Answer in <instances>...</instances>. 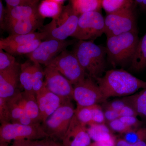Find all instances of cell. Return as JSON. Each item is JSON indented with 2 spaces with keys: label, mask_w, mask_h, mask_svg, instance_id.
I'll use <instances>...</instances> for the list:
<instances>
[{
  "label": "cell",
  "mask_w": 146,
  "mask_h": 146,
  "mask_svg": "<svg viewBox=\"0 0 146 146\" xmlns=\"http://www.w3.org/2000/svg\"><path fill=\"white\" fill-rule=\"evenodd\" d=\"M95 80L106 100L112 97L131 96L146 87V81L123 69L108 71L104 76Z\"/></svg>",
  "instance_id": "6da1fadb"
},
{
  "label": "cell",
  "mask_w": 146,
  "mask_h": 146,
  "mask_svg": "<svg viewBox=\"0 0 146 146\" xmlns=\"http://www.w3.org/2000/svg\"><path fill=\"white\" fill-rule=\"evenodd\" d=\"M73 52L87 77L94 79L102 77L105 68L106 48L93 41L79 40Z\"/></svg>",
  "instance_id": "7a4b0ae2"
},
{
  "label": "cell",
  "mask_w": 146,
  "mask_h": 146,
  "mask_svg": "<svg viewBox=\"0 0 146 146\" xmlns=\"http://www.w3.org/2000/svg\"><path fill=\"white\" fill-rule=\"evenodd\" d=\"M79 17L70 3L63 5L60 14L40 29V32L44 35L43 41L67 40L76 31Z\"/></svg>",
  "instance_id": "3957f363"
},
{
  "label": "cell",
  "mask_w": 146,
  "mask_h": 146,
  "mask_svg": "<svg viewBox=\"0 0 146 146\" xmlns=\"http://www.w3.org/2000/svg\"><path fill=\"white\" fill-rule=\"evenodd\" d=\"M139 40L138 31L108 37L106 53L112 65L116 66L131 60Z\"/></svg>",
  "instance_id": "277c9868"
},
{
  "label": "cell",
  "mask_w": 146,
  "mask_h": 146,
  "mask_svg": "<svg viewBox=\"0 0 146 146\" xmlns=\"http://www.w3.org/2000/svg\"><path fill=\"white\" fill-rule=\"evenodd\" d=\"M75 112V109L72 102L63 104L41 123L43 129L50 138L56 141H62Z\"/></svg>",
  "instance_id": "5b68a950"
},
{
  "label": "cell",
  "mask_w": 146,
  "mask_h": 146,
  "mask_svg": "<svg viewBox=\"0 0 146 146\" xmlns=\"http://www.w3.org/2000/svg\"><path fill=\"white\" fill-rule=\"evenodd\" d=\"M40 123L24 125L12 123H1L0 143H9L12 141L29 140L37 141L48 138Z\"/></svg>",
  "instance_id": "8992f818"
},
{
  "label": "cell",
  "mask_w": 146,
  "mask_h": 146,
  "mask_svg": "<svg viewBox=\"0 0 146 146\" xmlns=\"http://www.w3.org/2000/svg\"><path fill=\"white\" fill-rule=\"evenodd\" d=\"M46 67L54 68L68 80L73 85L86 77V74L73 51L67 49L57 56Z\"/></svg>",
  "instance_id": "52a82bcc"
},
{
  "label": "cell",
  "mask_w": 146,
  "mask_h": 146,
  "mask_svg": "<svg viewBox=\"0 0 146 146\" xmlns=\"http://www.w3.org/2000/svg\"><path fill=\"white\" fill-rule=\"evenodd\" d=\"M105 18L100 12L84 13L79 17L77 27L72 37L78 40L93 41L104 33Z\"/></svg>",
  "instance_id": "ba28073f"
},
{
  "label": "cell",
  "mask_w": 146,
  "mask_h": 146,
  "mask_svg": "<svg viewBox=\"0 0 146 146\" xmlns=\"http://www.w3.org/2000/svg\"><path fill=\"white\" fill-rule=\"evenodd\" d=\"M136 21V8L106 14L105 18L104 34L108 38L129 32L138 31Z\"/></svg>",
  "instance_id": "9c48e42d"
},
{
  "label": "cell",
  "mask_w": 146,
  "mask_h": 146,
  "mask_svg": "<svg viewBox=\"0 0 146 146\" xmlns=\"http://www.w3.org/2000/svg\"><path fill=\"white\" fill-rule=\"evenodd\" d=\"M73 87V100L76 103L77 106H90L107 100L98 84L91 78H85Z\"/></svg>",
  "instance_id": "30bf717a"
},
{
  "label": "cell",
  "mask_w": 146,
  "mask_h": 146,
  "mask_svg": "<svg viewBox=\"0 0 146 146\" xmlns=\"http://www.w3.org/2000/svg\"><path fill=\"white\" fill-rule=\"evenodd\" d=\"M76 40H44L42 41L34 51L27 56L32 62L44 65L46 67L69 46L74 44Z\"/></svg>",
  "instance_id": "8fae6325"
},
{
  "label": "cell",
  "mask_w": 146,
  "mask_h": 146,
  "mask_svg": "<svg viewBox=\"0 0 146 146\" xmlns=\"http://www.w3.org/2000/svg\"><path fill=\"white\" fill-rule=\"evenodd\" d=\"M44 85L47 89L58 96L63 102L73 100L74 87L70 82L54 68L46 67Z\"/></svg>",
  "instance_id": "7c38bea8"
},
{
  "label": "cell",
  "mask_w": 146,
  "mask_h": 146,
  "mask_svg": "<svg viewBox=\"0 0 146 146\" xmlns=\"http://www.w3.org/2000/svg\"><path fill=\"white\" fill-rule=\"evenodd\" d=\"M91 140L86 125L80 121L74 115L62 143L65 146H90Z\"/></svg>",
  "instance_id": "4fadbf2b"
},
{
  "label": "cell",
  "mask_w": 146,
  "mask_h": 146,
  "mask_svg": "<svg viewBox=\"0 0 146 146\" xmlns=\"http://www.w3.org/2000/svg\"><path fill=\"white\" fill-rule=\"evenodd\" d=\"M35 94L39 106L41 123L65 103L60 97L51 92L45 85Z\"/></svg>",
  "instance_id": "5bb4252c"
},
{
  "label": "cell",
  "mask_w": 146,
  "mask_h": 146,
  "mask_svg": "<svg viewBox=\"0 0 146 146\" xmlns=\"http://www.w3.org/2000/svg\"><path fill=\"white\" fill-rule=\"evenodd\" d=\"M21 66L9 70L0 72V98L8 100L18 91Z\"/></svg>",
  "instance_id": "9a60e30c"
},
{
  "label": "cell",
  "mask_w": 146,
  "mask_h": 146,
  "mask_svg": "<svg viewBox=\"0 0 146 146\" xmlns=\"http://www.w3.org/2000/svg\"><path fill=\"white\" fill-rule=\"evenodd\" d=\"M44 18L36 17L18 20L7 21L5 24L4 30L12 34H26L35 32L38 29L44 26Z\"/></svg>",
  "instance_id": "2e32d148"
},
{
  "label": "cell",
  "mask_w": 146,
  "mask_h": 146,
  "mask_svg": "<svg viewBox=\"0 0 146 146\" xmlns=\"http://www.w3.org/2000/svg\"><path fill=\"white\" fill-rule=\"evenodd\" d=\"M13 96L32 121L34 123H41L39 106L35 93L18 91Z\"/></svg>",
  "instance_id": "e0dca14e"
},
{
  "label": "cell",
  "mask_w": 146,
  "mask_h": 146,
  "mask_svg": "<svg viewBox=\"0 0 146 146\" xmlns=\"http://www.w3.org/2000/svg\"><path fill=\"white\" fill-rule=\"evenodd\" d=\"M39 4L19 5L13 7H6L5 23L8 21H18L36 17H42L38 12Z\"/></svg>",
  "instance_id": "ac0fdd59"
},
{
  "label": "cell",
  "mask_w": 146,
  "mask_h": 146,
  "mask_svg": "<svg viewBox=\"0 0 146 146\" xmlns=\"http://www.w3.org/2000/svg\"><path fill=\"white\" fill-rule=\"evenodd\" d=\"M44 36L42 33L34 32L26 34H12L5 38L0 39V49L6 47L23 44L36 39L44 40Z\"/></svg>",
  "instance_id": "d6986e66"
},
{
  "label": "cell",
  "mask_w": 146,
  "mask_h": 146,
  "mask_svg": "<svg viewBox=\"0 0 146 146\" xmlns=\"http://www.w3.org/2000/svg\"><path fill=\"white\" fill-rule=\"evenodd\" d=\"M7 101L10 112L11 123L24 125L35 123L28 116L23 108L19 104L14 96Z\"/></svg>",
  "instance_id": "ffe728a7"
},
{
  "label": "cell",
  "mask_w": 146,
  "mask_h": 146,
  "mask_svg": "<svg viewBox=\"0 0 146 146\" xmlns=\"http://www.w3.org/2000/svg\"><path fill=\"white\" fill-rule=\"evenodd\" d=\"M127 104L135 110L138 116L146 119V87L135 94L123 98Z\"/></svg>",
  "instance_id": "44dd1931"
},
{
  "label": "cell",
  "mask_w": 146,
  "mask_h": 146,
  "mask_svg": "<svg viewBox=\"0 0 146 146\" xmlns=\"http://www.w3.org/2000/svg\"><path fill=\"white\" fill-rule=\"evenodd\" d=\"M76 13L82 14L93 11L100 12L102 7V0H69Z\"/></svg>",
  "instance_id": "7402d4cb"
},
{
  "label": "cell",
  "mask_w": 146,
  "mask_h": 146,
  "mask_svg": "<svg viewBox=\"0 0 146 146\" xmlns=\"http://www.w3.org/2000/svg\"><path fill=\"white\" fill-rule=\"evenodd\" d=\"M136 7L134 0H102V7L106 14L121 12Z\"/></svg>",
  "instance_id": "603a6c76"
},
{
  "label": "cell",
  "mask_w": 146,
  "mask_h": 146,
  "mask_svg": "<svg viewBox=\"0 0 146 146\" xmlns=\"http://www.w3.org/2000/svg\"><path fill=\"white\" fill-rule=\"evenodd\" d=\"M131 63V68L135 71L142 70L146 67V32L139 39Z\"/></svg>",
  "instance_id": "cb8c5ba5"
},
{
  "label": "cell",
  "mask_w": 146,
  "mask_h": 146,
  "mask_svg": "<svg viewBox=\"0 0 146 146\" xmlns=\"http://www.w3.org/2000/svg\"><path fill=\"white\" fill-rule=\"evenodd\" d=\"M63 4L52 0H42L38 5V12L40 16L45 19L57 17L62 11Z\"/></svg>",
  "instance_id": "d4e9b609"
},
{
  "label": "cell",
  "mask_w": 146,
  "mask_h": 146,
  "mask_svg": "<svg viewBox=\"0 0 146 146\" xmlns=\"http://www.w3.org/2000/svg\"><path fill=\"white\" fill-rule=\"evenodd\" d=\"M91 140L98 142L108 140L113 137L109 127L104 124L92 123L86 126Z\"/></svg>",
  "instance_id": "484cf974"
},
{
  "label": "cell",
  "mask_w": 146,
  "mask_h": 146,
  "mask_svg": "<svg viewBox=\"0 0 146 146\" xmlns=\"http://www.w3.org/2000/svg\"><path fill=\"white\" fill-rule=\"evenodd\" d=\"M32 65L33 62L30 60L21 64L19 80L24 91L34 93L33 89Z\"/></svg>",
  "instance_id": "4316f807"
},
{
  "label": "cell",
  "mask_w": 146,
  "mask_h": 146,
  "mask_svg": "<svg viewBox=\"0 0 146 146\" xmlns=\"http://www.w3.org/2000/svg\"><path fill=\"white\" fill-rule=\"evenodd\" d=\"M42 41V39H36L23 44L6 47L3 50L13 56L27 55L34 51Z\"/></svg>",
  "instance_id": "83f0119b"
},
{
  "label": "cell",
  "mask_w": 146,
  "mask_h": 146,
  "mask_svg": "<svg viewBox=\"0 0 146 146\" xmlns=\"http://www.w3.org/2000/svg\"><path fill=\"white\" fill-rule=\"evenodd\" d=\"M32 71L33 89L34 93L36 94L44 85V71L41 65L33 62Z\"/></svg>",
  "instance_id": "f1b7e54d"
},
{
  "label": "cell",
  "mask_w": 146,
  "mask_h": 146,
  "mask_svg": "<svg viewBox=\"0 0 146 146\" xmlns=\"http://www.w3.org/2000/svg\"><path fill=\"white\" fill-rule=\"evenodd\" d=\"M122 134L123 139L127 143H136L146 139V128L131 129Z\"/></svg>",
  "instance_id": "f546056e"
},
{
  "label": "cell",
  "mask_w": 146,
  "mask_h": 146,
  "mask_svg": "<svg viewBox=\"0 0 146 146\" xmlns=\"http://www.w3.org/2000/svg\"><path fill=\"white\" fill-rule=\"evenodd\" d=\"M21 66L14 56L0 49V72L9 70Z\"/></svg>",
  "instance_id": "4dcf8cb0"
},
{
  "label": "cell",
  "mask_w": 146,
  "mask_h": 146,
  "mask_svg": "<svg viewBox=\"0 0 146 146\" xmlns=\"http://www.w3.org/2000/svg\"><path fill=\"white\" fill-rule=\"evenodd\" d=\"M75 115L80 121L86 126L92 124V112L91 106L86 107L77 106Z\"/></svg>",
  "instance_id": "1f68e13d"
},
{
  "label": "cell",
  "mask_w": 146,
  "mask_h": 146,
  "mask_svg": "<svg viewBox=\"0 0 146 146\" xmlns=\"http://www.w3.org/2000/svg\"><path fill=\"white\" fill-rule=\"evenodd\" d=\"M92 112V123H105L104 111L99 104L91 106Z\"/></svg>",
  "instance_id": "d6a6232c"
},
{
  "label": "cell",
  "mask_w": 146,
  "mask_h": 146,
  "mask_svg": "<svg viewBox=\"0 0 146 146\" xmlns=\"http://www.w3.org/2000/svg\"><path fill=\"white\" fill-rule=\"evenodd\" d=\"M0 121L1 123H10V112L7 100L0 98Z\"/></svg>",
  "instance_id": "836d02e7"
},
{
  "label": "cell",
  "mask_w": 146,
  "mask_h": 146,
  "mask_svg": "<svg viewBox=\"0 0 146 146\" xmlns=\"http://www.w3.org/2000/svg\"><path fill=\"white\" fill-rule=\"evenodd\" d=\"M108 123L110 129L122 134L132 129L126 125L120 120L119 118L113 120Z\"/></svg>",
  "instance_id": "e575fe53"
},
{
  "label": "cell",
  "mask_w": 146,
  "mask_h": 146,
  "mask_svg": "<svg viewBox=\"0 0 146 146\" xmlns=\"http://www.w3.org/2000/svg\"><path fill=\"white\" fill-rule=\"evenodd\" d=\"M119 119L126 125L131 128L140 127V126L142 124L141 121L138 119L137 117L135 116L121 117Z\"/></svg>",
  "instance_id": "d590c367"
},
{
  "label": "cell",
  "mask_w": 146,
  "mask_h": 146,
  "mask_svg": "<svg viewBox=\"0 0 146 146\" xmlns=\"http://www.w3.org/2000/svg\"><path fill=\"white\" fill-rule=\"evenodd\" d=\"M7 7L39 4V0H5Z\"/></svg>",
  "instance_id": "8d00e7d4"
},
{
  "label": "cell",
  "mask_w": 146,
  "mask_h": 146,
  "mask_svg": "<svg viewBox=\"0 0 146 146\" xmlns=\"http://www.w3.org/2000/svg\"><path fill=\"white\" fill-rule=\"evenodd\" d=\"M61 144L58 141L48 137L35 141L33 146H60Z\"/></svg>",
  "instance_id": "74e56055"
},
{
  "label": "cell",
  "mask_w": 146,
  "mask_h": 146,
  "mask_svg": "<svg viewBox=\"0 0 146 146\" xmlns=\"http://www.w3.org/2000/svg\"><path fill=\"white\" fill-rule=\"evenodd\" d=\"M104 111L106 121L108 123L118 119L120 117L119 112H117L107 106H106L105 109Z\"/></svg>",
  "instance_id": "f35d334b"
},
{
  "label": "cell",
  "mask_w": 146,
  "mask_h": 146,
  "mask_svg": "<svg viewBox=\"0 0 146 146\" xmlns=\"http://www.w3.org/2000/svg\"><path fill=\"white\" fill-rule=\"evenodd\" d=\"M125 102L122 99L114 100L107 104L106 106L113 110L119 112L126 105Z\"/></svg>",
  "instance_id": "ab89813d"
},
{
  "label": "cell",
  "mask_w": 146,
  "mask_h": 146,
  "mask_svg": "<svg viewBox=\"0 0 146 146\" xmlns=\"http://www.w3.org/2000/svg\"><path fill=\"white\" fill-rule=\"evenodd\" d=\"M120 116L121 117H126V116H135L137 117L138 114L136 113L135 110L130 105L126 104L121 110L120 111Z\"/></svg>",
  "instance_id": "60d3db41"
},
{
  "label": "cell",
  "mask_w": 146,
  "mask_h": 146,
  "mask_svg": "<svg viewBox=\"0 0 146 146\" xmlns=\"http://www.w3.org/2000/svg\"><path fill=\"white\" fill-rule=\"evenodd\" d=\"M91 145L92 146H116V140L115 137L113 136L112 138L108 140L94 142L93 143L91 144Z\"/></svg>",
  "instance_id": "b9f144b4"
},
{
  "label": "cell",
  "mask_w": 146,
  "mask_h": 146,
  "mask_svg": "<svg viewBox=\"0 0 146 146\" xmlns=\"http://www.w3.org/2000/svg\"><path fill=\"white\" fill-rule=\"evenodd\" d=\"M6 15V9L4 6L2 1L0 0V27L3 30H4Z\"/></svg>",
  "instance_id": "7bdbcfd3"
},
{
  "label": "cell",
  "mask_w": 146,
  "mask_h": 146,
  "mask_svg": "<svg viewBox=\"0 0 146 146\" xmlns=\"http://www.w3.org/2000/svg\"><path fill=\"white\" fill-rule=\"evenodd\" d=\"M116 146H146V143L143 141L136 143H129L123 138H119L116 140Z\"/></svg>",
  "instance_id": "ee69618b"
},
{
  "label": "cell",
  "mask_w": 146,
  "mask_h": 146,
  "mask_svg": "<svg viewBox=\"0 0 146 146\" xmlns=\"http://www.w3.org/2000/svg\"><path fill=\"white\" fill-rule=\"evenodd\" d=\"M35 141L29 140H20L13 141V144L9 146H33Z\"/></svg>",
  "instance_id": "f6af8a7d"
},
{
  "label": "cell",
  "mask_w": 146,
  "mask_h": 146,
  "mask_svg": "<svg viewBox=\"0 0 146 146\" xmlns=\"http://www.w3.org/2000/svg\"><path fill=\"white\" fill-rule=\"evenodd\" d=\"M136 6L143 10H146V0H134Z\"/></svg>",
  "instance_id": "bcb514c9"
},
{
  "label": "cell",
  "mask_w": 146,
  "mask_h": 146,
  "mask_svg": "<svg viewBox=\"0 0 146 146\" xmlns=\"http://www.w3.org/2000/svg\"><path fill=\"white\" fill-rule=\"evenodd\" d=\"M52 1H54L56 2L60 3L63 4V3L66 0H52Z\"/></svg>",
  "instance_id": "7dc6e473"
},
{
  "label": "cell",
  "mask_w": 146,
  "mask_h": 146,
  "mask_svg": "<svg viewBox=\"0 0 146 146\" xmlns=\"http://www.w3.org/2000/svg\"><path fill=\"white\" fill-rule=\"evenodd\" d=\"M0 146H9L8 143H1Z\"/></svg>",
  "instance_id": "c3c4849f"
},
{
  "label": "cell",
  "mask_w": 146,
  "mask_h": 146,
  "mask_svg": "<svg viewBox=\"0 0 146 146\" xmlns=\"http://www.w3.org/2000/svg\"><path fill=\"white\" fill-rule=\"evenodd\" d=\"M60 146H65L64 145H63V144H62V143H61V144H60Z\"/></svg>",
  "instance_id": "681fc988"
},
{
  "label": "cell",
  "mask_w": 146,
  "mask_h": 146,
  "mask_svg": "<svg viewBox=\"0 0 146 146\" xmlns=\"http://www.w3.org/2000/svg\"><path fill=\"white\" fill-rule=\"evenodd\" d=\"M90 146H91V145H90Z\"/></svg>",
  "instance_id": "f907efd6"
}]
</instances>
